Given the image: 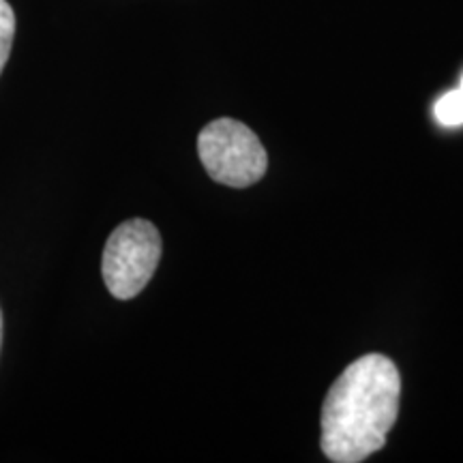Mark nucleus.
Masks as SVG:
<instances>
[{
	"label": "nucleus",
	"instance_id": "1",
	"mask_svg": "<svg viewBox=\"0 0 463 463\" xmlns=\"http://www.w3.org/2000/svg\"><path fill=\"white\" fill-rule=\"evenodd\" d=\"M402 378L389 356L367 354L347 364L322 405L320 447L335 463H358L384 449L395 425Z\"/></svg>",
	"mask_w": 463,
	"mask_h": 463
},
{
	"label": "nucleus",
	"instance_id": "2",
	"mask_svg": "<svg viewBox=\"0 0 463 463\" xmlns=\"http://www.w3.org/2000/svg\"><path fill=\"white\" fill-rule=\"evenodd\" d=\"M198 155L213 181L234 189L262 181L269 167V155L256 133L234 118L208 123L198 136Z\"/></svg>",
	"mask_w": 463,
	"mask_h": 463
},
{
	"label": "nucleus",
	"instance_id": "3",
	"mask_svg": "<svg viewBox=\"0 0 463 463\" xmlns=\"http://www.w3.org/2000/svg\"><path fill=\"white\" fill-rule=\"evenodd\" d=\"M161 260L159 230L146 219L120 223L106 242L101 258L103 281L114 298L129 300L153 279Z\"/></svg>",
	"mask_w": 463,
	"mask_h": 463
},
{
	"label": "nucleus",
	"instance_id": "4",
	"mask_svg": "<svg viewBox=\"0 0 463 463\" xmlns=\"http://www.w3.org/2000/svg\"><path fill=\"white\" fill-rule=\"evenodd\" d=\"M436 120L442 127H459L463 125V90H450L442 95L433 108Z\"/></svg>",
	"mask_w": 463,
	"mask_h": 463
},
{
	"label": "nucleus",
	"instance_id": "5",
	"mask_svg": "<svg viewBox=\"0 0 463 463\" xmlns=\"http://www.w3.org/2000/svg\"><path fill=\"white\" fill-rule=\"evenodd\" d=\"M15 37V15L7 0H0V73L7 65Z\"/></svg>",
	"mask_w": 463,
	"mask_h": 463
},
{
	"label": "nucleus",
	"instance_id": "6",
	"mask_svg": "<svg viewBox=\"0 0 463 463\" xmlns=\"http://www.w3.org/2000/svg\"><path fill=\"white\" fill-rule=\"evenodd\" d=\"M0 347H3V311H0Z\"/></svg>",
	"mask_w": 463,
	"mask_h": 463
},
{
	"label": "nucleus",
	"instance_id": "7",
	"mask_svg": "<svg viewBox=\"0 0 463 463\" xmlns=\"http://www.w3.org/2000/svg\"><path fill=\"white\" fill-rule=\"evenodd\" d=\"M459 89H461V90H463V78H461V86H459Z\"/></svg>",
	"mask_w": 463,
	"mask_h": 463
}]
</instances>
